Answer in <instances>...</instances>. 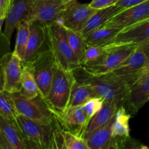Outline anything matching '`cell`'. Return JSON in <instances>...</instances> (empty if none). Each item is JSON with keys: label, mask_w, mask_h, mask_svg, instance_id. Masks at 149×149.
<instances>
[{"label": "cell", "mask_w": 149, "mask_h": 149, "mask_svg": "<svg viewBox=\"0 0 149 149\" xmlns=\"http://www.w3.org/2000/svg\"><path fill=\"white\" fill-rule=\"evenodd\" d=\"M73 72L79 82L88 84L104 102L115 103L119 108L125 106L130 88L129 83L109 74L93 75L81 66Z\"/></svg>", "instance_id": "1"}, {"label": "cell", "mask_w": 149, "mask_h": 149, "mask_svg": "<svg viewBox=\"0 0 149 149\" xmlns=\"http://www.w3.org/2000/svg\"><path fill=\"white\" fill-rule=\"evenodd\" d=\"M76 80L74 72L55 63L53 78L47 96L45 99L46 104L59 121L68 110L73 84Z\"/></svg>", "instance_id": "2"}, {"label": "cell", "mask_w": 149, "mask_h": 149, "mask_svg": "<svg viewBox=\"0 0 149 149\" xmlns=\"http://www.w3.org/2000/svg\"><path fill=\"white\" fill-rule=\"evenodd\" d=\"M45 26L49 49L52 51L57 63L64 69L71 71L81 67L78 58L68 42L65 28L58 23Z\"/></svg>", "instance_id": "3"}, {"label": "cell", "mask_w": 149, "mask_h": 149, "mask_svg": "<svg viewBox=\"0 0 149 149\" xmlns=\"http://www.w3.org/2000/svg\"><path fill=\"white\" fill-rule=\"evenodd\" d=\"M13 97L18 114L43 125H53L56 122L55 116L41 95L28 98L17 93L13 94Z\"/></svg>", "instance_id": "4"}, {"label": "cell", "mask_w": 149, "mask_h": 149, "mask_svg": "<svg viewBox=\"0 0 149 149\" xmlns=\"http://www.w3.org/2000/svg\"><path fill=\"white\" fill-rule=\"evenodd\" d=\"M55 63V57L49 49L41 51L34 60L29 63L44 100L50 89Z\"/></svg>", "instance_id": "5"}, {"label": "cell", "mask_w": 149, "mask_h": 149, "mask_svg": "<svg viewBox=\"0 0 149 149\" xmlns=\"http://www.w3.org/2000/svg\"><path fill=\"white\" fill-rule=\"evenodd\" d=\"M138 46L134 45H106L108 47L107 52L100 63L95 65L81 67L93 75L109 74L127 58Z\"/></svg>", "instance_id": "6"}, {"label": "cell", "mask_w": 149, "mask_h": 149, "mask_svg": "<svg viewBox=\"0 0 149 149\" xmlns=\"http://www.w3.org/2000/svg\"><path fill=\"white\" fill-rule=\"evenodd\" d=\"M149 55V41L139 45L132 54L114 70L109 73L130 84L136 80L138 71L143 67Z\"/></svg>", "instance_id": "7"}, {"label": "cell", "mask_w": 149, "mask_h": 149, "mask_svg": "<svg viewBox=\"0 0 149 149\" xmlns=\"http://www.w3.org/2000/svg\"><path fill=\"white\" fill-rule=\"evenodd\" d=\"M15 120L25 139L33 141L42 149H47L55 128L53 125H43L20 114Z\"/></svg>", "instance_id": "8"}, {"label": "cell", "mask_w": 149, "mask_h": 149, "mask_svg": "<svg viewBox=\"0 0 149 149\" xmlns=\"http://www.w3.org/2000/svg\"><path fill=\"white\" fill-rule=\"evenodd\" d=\"M96 10L90 7V4H81L75 1L67 6L55 23H60L65 29L80 32Z\"/></svg>", "instance_id": "9"}, {"label": "cell", "mask_w": 149, "mask_h": 149, "mask_svg": "<svg viewBox=\"0 0 149 149\" xmlns=\"http://www.w3.org/2000/svg\"><path fill=\"white\" fill-rule=\"evenodd\" d=\"M148 19H149V0L125 9L110 19L103 27L117 29L122 31Z\"/></svg>", "instance_id": "10"}, {"label": "cell", "mask_w": 149, "mask_h": 149, "mask_svg": "<svg viewBox=\"0 0 149 149\" xmlns=\"http://www.w3.org/2000/svg\"><path fill=\"white\" fill-rule=\"evenodd\" d=\"M4 76V90L14 94L20 93L23 63L13 52L4 55L1 61Z\"/></svg>", "instance_id": "11"}, {"label": "cell", "mask_w": 149, "mask_h": 149, "mask_svg": "<svg viewBox=\"0 0 149 149\" xmlns=\"http://www.w3.org/2000/svg\"><path fill=\"white\" fill-rule=\"evenodd\" d=\"M66 7L62 0H35L29 22L38 21L44 25L55 23Z\"/></svg>", "instance_id": "12"}, {"label": "cell", "mask_w": 149, "mask_h": 149, "mask_svg": "<svg viewBox=\"0 0 149 149\" xmlns=\"http://www.w3.org/2000/svg\"><path fill=\"white\" fill-rule=\"evenodd\" d=\"M35 0H13L10 9L5 19L4 33L11 39L14 31L22 21H29Z\"/></svg>", "instance_id": "13"}, {"label": "cell", "mask_w": 149, "mask_h": 149, "mask_svg": "<svg viewBox=\"0 0 149 149\" xmlns=\"http://www.w3.org/2000/svg\"><path fill=\"white\" fill-rule=\"evenodd\" d=\"M148 101H149V73L138 78L131 85L125 107L130 114H135Z\"/></svg>", "instance_id": "14"}, {"label": "cell", "mask_w": 149, "mask_h": 149, "mask_svg": "<svg viewBox=\"0 0 149 149\" xmlns=\"http://www.w3.org/2000/svg\"><path fill=\"white\" fill-rule=\"evenodd\" d=\"M149 41V19L121 31L108 45H139Z\"/></svg>", "instance_id": "15"}, {"label": "cell", "mask_w": 149, "mask_h": 149, "mask_svg": "<svg viewBox=\"0 0 149 149\" xmlns=\"http://www.w3.org/2000/svg\"><path fill=\"white\" fill-rule=\"evenodd\" d=\"M56 124L63 130L83 138L87 127L86 115L83 106L68 109L61 120L56 121Z\"/></svg>", "instance_id": "16"}, {"label": "cell", "mask_w": 149, "mask_h": 149, "mask_svg": "<svg viewBox=\"0 0 149 149\" xmlns=\"http://www.w3.org/2000/svg\"><path fill=\"white\" fill-rule=\"evenodd\" d=\"M47 39L45 26L40 22H30V34L26 48L24 63H30L41 52V48Z\"/></svg>", "instance_id": "17"}, {"label": "cell", "mask_w": 149, "mask_h": 149, "mask_svg": "<svg viewBox=\"0 0 149 149\" xmlns=\"http://www.w3.org/2000/svg\"><path fill=\"white\" fill-rule=\"evenodd\" d=\"M114 117L115 116L103 127L83 137L90 149H110L113 141L112 125Z\"/></svg>", "instance_id": "18"}, {"label": "cell", "mask_w": 149, "mask_h": 149, "mask_svg": "<svg viewBox=\"0 0 149 149\" xmlns=\"http://www.w3.org/2000/svg\"><path fill=\"white\" fill-rule=\"evenodd\" d=\"M125 8L117 5H113L106 8L97 10L95 13L90 17L84 29L79 32L83 36H86L90 32L103 27L110 19L114 17Z\"/></svg>", "instance_id": "19"}, {"label": "cell", "mask_w": 149, "mask_h": 149, "mask_svg": "<svg viewBox=\"0 0 149 149\" xmlns=\"http://www.w3.org/2000/svg\"><path fill=\"white\" fill-rule=\"evenodd\" d=\"M0 132L15 149H27L26 139L15 120L7 119L0 114Z\"/></svg>", "instance_id": "20"}, {"label": "cell", "mask_w": 149, "mask_h": 149, "mask_svg": "<svg viewBox=\"0 0 149 149\" xmlns=\"http://www.w3.org/2000/svg\"><path fill=\"white\" fill-rule=\"evenodd\" d=\"M118 106L115 103H106L104 102L102 109L92 118L90 122L87 125L85 130H84V135L86 134L90 133L95 130L101 127L103 125H106L109 121H110L113 116L116 115L117 111Z\"/></svg>", "instance_id": "21"}, {"label": "cell", "mask_w": 149, "mask_h": 149, "mask_svg": "<svg viewBox=\"0 0 149 149\" xmlns=\"http://www.w3.org/2000/svg\"><path fill=\"white\" fill-rule=\"evenodd\" d=\"M131 115L127 113L124 106L118 109L112 125L113 139L123 140L130 138V136L129 121Z\"/></svg>", "instance_id": "22"}, {"label": "cell", "mask_w": 149, "mask_h": 149, "mask_svg": "<svg viewBox=\"0 0 149 149\" xmlns=\"http://www.w3.org/2000/svg\"><path fill=\"white\" fill-rule=\"evenodd\" d=\"M95 97H97V95L88 84L80 83L76 79L71 90L68 110L71 108L83 106L87 100Z\"/></svg>", "instance_id": "23"}, {"label": "cell", "mask_w": 149, "mask_h": 149, "mask_svg": "<svg viewBox=\"0 0 149 149\" xmlns=\"http://www.w3.org/2000/svg\"><path fill=\"white\" fill-rule=\"evenodd\" d=\"M120 31V29L103 27L90 32L84 38L88 46L103 47L109 45Z\"/></svg>", "instance_id": "24"}, {"label": "cell", "mask_w": 149, "mask_h": 149, "mask_svg": "<svg viewBox=\"0 0 149 149\" xmlns=\"http://www.w3.org/2000/svg\"><path fill=\"white\" fill-rule=\"evenodd\" d=\"M19 93L28 98H34L37 96L41 95L40 90L38 87V84L29 63H23L21 89Z\"/></svg>", "instance_id": "25"}, {"label": "cell", "mask_w": 149, "mask_h": 149, "mask_svg": "<svg viewBox=\"0 0 149 149\" xmlns=\"http://www.w3.org/2000/svg\"><path fill=\"white\" fill-rule=\"evenodd\" d=\"M29 34H30V22L26 20L22 21L17 27L15 45L13 52L19 58H20L23 62L26 56Z\"/></svg>", "instance_id": "26"}, {"label": "cell", "mask_w": 149, "mask_h": 149, "mask_svg": "<svg viewBox=\"0 0 149 149\" xmlns=\"http://www.w3.org/2000/svg\"><path fill=\"white\" fill-rule=\"evenodd\" d=\"M65 30H66L68 42H69L74 52L78 58L81 65V64L84 62V54H85L86 49L88 47V45H87L84 36L79 32L74 31L68 29H65Z\"/></svg>", "instance_id": "27"}, {"label": "cell", "mask_w": 149, "mask_h": 149, "mask_svg": "<svg viewBox=\"0 0 149 149\" xmlns=\"http://www.w3.org/2000/svg\"><path fill=\"white\" fill-rule=\"evenodd\" d=\"M0 114L13 120L18 115L15 106L13 94L5 90H0Z\"/></svg>", "instance_id": "28"}, {"label": "cell", "mask_w": 149, "mask_h": 149, "mask_svg": "<svg viewBox=\"0 0 149 149\" xmlns=\"http://www.w3.org/2000/svg\"><path fill=\"white\" fill-rule=\"evenodd\" d=\"M107 49L106 46H88L84 54V62L81 66L95 65L100 63L107 52Z\"/></svg>", "instance_id": "29"}, {"label": "cell", "mask_w": 149, "mask_h": 149, "mask_svg": "<svg viewBox=\"0 0 149 149\" xmlns=\"http://www.w3.org/2000/svg\"><path fill=\"white\" fill-rule=\"evenodd\" d=\"M67 149H90L84 138L63 130Z\"/></svg>", "instance_id": "30"}, {"label": "cell", "mask_w": 149, "mask_h": 149, "mask_svg": "<svg viewBox=\"0 0 149 149\" xmlns=\"http://www.w3.org/2000/svg\"><path fill=\"white\" fill-rule=\"evenodd\" d=\"M104 101L99 97H95L87 100L84 105V112L86 115V120H87V126L92 119V118L102 109Z\"/></svg>", "instance_id": "31"}, {"label": "cell", "mask_w": 149, "mask_h": 149, "mask_svg": "<svg viewBox=\"0 0 149 149\" xmlns=\"http://www.w3.org/2000/svg\"><path fill=\"white\" fill-rule=\"evenodd\" d=\"M47 149H67L63 130L58 125L52 131Z\"/></svg>", "instance_id": "32"}, {"label": "cell", "mask_w": 149, "mask_h": 149, "mask_svg": "<svg viewBox=\"0 0 149 149\" xmlns=\"http://www.w3.org/2000/svg\"><path fill=\"white\" fill-rule=\"evenodd\" d=\"M9 52H10V40L4 32L0 31V61Z\"/></svg>", "instance_id": "33"}, {"label": "cell", "mask_w": 149, "mask_h": 149, "mask_svg": "<svg viewBox=\"0 0 149 149\" xmlns=\"http://www.w3.org/2000/svg\"><path fill=\"white\" fill-rule=\"evenodd\" d=\"M118 1L119 0H92L90 5L95 10H100L115 5Z\"/></svg>", "instance_id": "34"}, {"label": "cell", "mask_w": 149, "mask_h": 149, "mask_svg": "<svg viewBox=\"0 0 149 149\" xmlns=\"http://www.w3.org/2000/svg\"><path fill=\"white\" fill-rule=\"evenodd\" d=\"M11 0H0V17L6 19L10 9Z\"/></svg>", "instance_id": "35"}, {"label": "cell", "mask_w": 149, "mask_h": 149, "mask_svg": "<svg viewBox=\"0 0 149 149\" xmlns=\"http://www.w3.org/2000/svg\"><path fill=\"white\" fill-rule=\"evenodd\" d=\"M146 1H147V0H119L116 2V5L127 9L133 7V6L138 5V4H141Z\"/></svg>", "instance_id": "36"}, {"label": "cell", "mask_w": 149, "mask_h": 149, "mask_svg": "<svg viewBox=\"0 0 149 149\" xmlns=\"http://www.w3.org/2000/svg\"><path fill=\"white\" fill-rule=\"evenodd\" d=\"M148 73H149V55H148V58H147L145 64H144L143 67V68H141L139 71H138V74H137L136 80L138 79V78H140V77L144 76L145 74H148ZM136 80H135V81H136Z\"/></svg>", "instance_id": "37"}, {"label": "cell", "mask_w": 149, "mask_h": 149, "mask_svg": "<svg viewBox=\"0 0 149 149\" xmlns=\"http://www.w3.org/2000/svg\"><path fill=\"white\" fill-rule=\"evenodd\" d=\"M0 145L1 146L3 149H15L9 143L8 141L6 140V138H4V135L0 132Z\"/></svg>", "instance_id": "38"}, {"label": "cell", "mask_w": 149, "mask_h": 149, "mask_svg": "<svg viewBox=\"0 0 149 149\" xmlns=\"http://www.w3.org/2000/svg\"><path fill=\"white\" fill-rule=\"evenodd\" d=\"M26 148L27 149H42L36 143H35L33 141L26 140Z\"/></svg>", "instance_id": "39"}, {"label": "cell", "mask_w": 149, "mask_h": 149, "mask_svg": "<svg viewBox=\"0 0 149 149\" xmlns=\"http://www.w3.org/2000/svg\"><path fill=\"white\" fill-rule=\"evenodd\" d=\"M0 90H4V76H3V69L0 61Z\"/></svg>", "instance_id": "40"}, {"label": "cell", "mask_w": 149, "mask_h": 149, "mask_svg": "<svg viewBox=\"0 0 149 149\" xmlns=\"http://www.w3.org/2000/svg\"><path fill=\"white\" fill-rule=\"evenodd\" d=\"M75 1H77V0H62L63 4L65 6H68V4H71L73 2H75Z\"/></svg>", "instance_id": "41"}, {"label": "cell", "mask_w": 149, "mask_h": 149, "mask_svg": "<svg viewBox=\"0 0 149 149\" xmlns=\"http://www.w3.org/2000/svg\"><path fill=\"white\" fill-rule=\"evenodd\" d=\"M4 20H5V19H4V18H2V17H0V31H1V26H2L3 23H4Z\"/></svg>", "instance_id": "42"}, {"label": "cell", "mask_w": 149, "mask_h": 149, "mask_svg": "<svg viewBox=\"0 0 149 149\" xmlns=\"http://www.w3.org/2000/svg\"><path fill=\"white\" fill-rule=\"evenodd\" d=\"M139 149H149V148L146 146H144V145H141L139 147Z\"/></svg>", "instance_id": "43"}, {"label": "cell", "mask_w": 149, "mask_h": 149, "mask_svg": "<svg viewBox=\"0 0 149 149\" xmlns=\"http://www.w3.org/2000/svg\"><path fill=\"white\" fill-rule=\"evenodd\" d=\"M0 149H3V148H2V147H1V145H0Z\"/></svg>", "instance_id": "44"}, {"label": "cell", "mask_w": 149, "mask_h": 149, "mask_svg": "<svg viewBox=\"0 0 149 149\" xmlns=\"http://www.w3.org/2000/svg\"><path fill=\"white\" fill-rule=\"evenodd\" d=\"M11 1H13V0H11Z\"/></svg>", "instance_id": "45"}]
</instances>
